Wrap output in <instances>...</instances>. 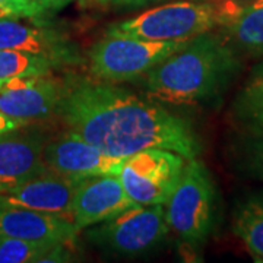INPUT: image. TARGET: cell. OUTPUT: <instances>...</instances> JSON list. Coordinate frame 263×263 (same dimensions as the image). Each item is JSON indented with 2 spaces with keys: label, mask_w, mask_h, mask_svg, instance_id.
<instances>
[{
  "label": "cell",
  "mask_w": 263,
  "mask_h": 263,
  "mask_svg": "<svg viewBox=\"0 0 263 263\" xmlns=\"http://www.w3.org/2000/svg\"><path fill=\"white\" fill-rule=\"evenodd\" d=\"M56 66L59 65L48 57L18 50H0V82L21 76L47 75Z\"/></svg>",
  "instance_id": "obj_17"
},
{
  "label": "cell",
  "mask_w": 263,
  "mask_h": 263,
  "mask_svg": "<svg viewBox=\"0 0 263 263\" xmlns=\"http://www.w3.org/2000/svg\"><path fill=\"white\" fill-rule=\"evenodd\" d=\"M19 129L0 135V192L18 187L48 171L43 158V136Z\"/></svg>",
  "instance_id": "obj_13"
},
{
  "label": "cell",
  "mask_w": 263,
  "mask_h": 263,
  "mask_svg": "<svg viewBox=\"0 0 263 263\" xmlns=\"http://www.w3.org/2000/svg\"><path fill=\"white\" fill-rule=\"evenodd\" d=\"M0 50H18L48 57L57 65L78 62L75 48L48 29L32 27L18 19H0Z\"/></svg>",
  "instance_id": "obj_14"
},
{
  "label": "cell",
  "mask_w": 263,
  "mask_h": 263,
  "mask_svg": "<svg viewBox=\"0 0 263 263\" xmlns=\"http://www.w3.org/2000/svg\"><path fill=\"white\" fill-rule=\"evenodd\" d=\"M215 212V187L205 165L187 160L177 186L167 200L168 227L190 246L203 243L211 234Z\"/></svg>",
  "instance_id": "obj_4"
},
{
  "label": "cell",
  "mask_w": 263,
  "mask_h": 263,
  "mask_svg": "<svg viewBox=\"0 0 263 263\" xmlns=\"http://www.w3.org/2000/svg\"><path fill=\"white\" fill-rule=\"evenodd\" d=\"M135 205L138 203L126 193L117 174L92 176L78 183L70 216L75 226L82 230L111 219Z\"/></svg>",
  "instance_id": "obj_10"
},
{
  "label": "cell",
  "mask_w": 263,
  "mask_h": 263,
  "mask_svg": "<svg viewBox=\"0 0 263 263\" xmlns=\"http://www.w3.org/2000/svg\"><path fill=\"white\" fill-rule=\"evenodd\" d=\"M46 10H59L69 5L72 0H35Z\"/></svg>",
  "instance_id": "obj_23"
},
{
  "label": "cell",
  "mask_w": 263,
  "mask_h": 263,
  "mask_svg": "<svg viewBox=\"0 0 263 263\" xmlns=\"http://www.w3.org/2000/svg\"><path fill=\"white\" fill-rule=\"evenodd\" d=\"M44 12L35 0H0V19L35 18Z\"/></svg>",
  "instance_id": "obj_20"
},
{
  "label": "cell",
  "mask_w": 263,
  "mask_h": 263,
  "mask_svg": "<svg viewBox=\"0 0 263 263\" xmlns=\"http://www.w3.org/2000/svg\"><path fill=\"white\" fill-rule=\"evenodd\" d=\"M241 161L252 177L263 181V124L252 123L250 132L243 142Z\"/></svg>",
  "instance_id": "obj_19"
},
{
  "label": "cell",
  "mask_w": 263,
  "mask_h": 263,
  "mask_svg": "<svg viewBox=\"0 0 263 263\" xmlns=\"http://www.w3.org/2000/svg\"><path fill=\"white\" fill-rule=\"evenodd\" d=\"M57 246V245H56ZM54 246L38 245L19 238H0V263L41 262Z\"/></svg>",
  "instance_id": "obj_18"
},
{
  "label": "cell",
  "mask_w": 263,
  "mask_h": 263,
  "mask_svg": "<svg viewBox=\"0 0 263 263\" xmlns=\"http://www.w3.org/2000/svg\"><path fill=\"white\" fill-rule=\"evenodd\" d=\"M237 67L234 48L226 37L202 34L154 66L146 76L151 98L174 105H193L218 95Z\"/></svg>",
  "instance_id": "obj_2"
},
{
  "label": "cell",
  "mask_w": 263,
  "mask_h": 263,
  "mask_svg": "<svg viewBox=\"0 0 263 263\" xmlns=\"http://www.w3.org/2000/svg\"><path fill=\"white\" fill-rule=\"evenodd\" d=\"M186 158L168 149H145L123 161L119 179L135 203L164 205L177 186Z\"/></svg>",
  "instance_id": "obj_6"
},
{
  "label": "cell",
  "mask_w": 263,
  "mask_h": 263,
  "mask_svg": "<svg viewBox=\"0 0 263 263\" xmlns=\"http://www.w3.org/2000/svg\"><path fill=\"white\" fill-rule=\"evenodd\" d=\"M57 114L67 130L114 157L168 149L196 158L200 142L192 124L167 108L97 78L65 82Z\"/></svg>",
  "instance_id": "obj_1"
},
{
  "label": "cell",
  "mask_w": 263,
  "mask_h": 263,
  "mask_svg": "<svg viewBox=\"0 0 263 263\" xmlns=\"http://www.w3.org/2000/svg\"><path fill=\"white\" fill-rule=\"evenodd\" d=\"M187 43L189 40L149 41L107 34L89 51V70L94 78L107 82L130 81L148 73Z\"/></svg>",
  "instance_id": "obj_5"
},
{
  "label": "cell",
  "mask_w": 263,
  "mask_h": 263,
  "mask_svg": "<svg viewBox=\"0 0 263 263\" xmlns=\"http://www.w3.org/2000/svg\"><path fill=\"white\" fill-rule=\"evenodd\" d=\"M193 2H202V0H193Z\"/></svg>",
  "instance_id": "obj_27"
},
{
  "label": "cell",
  "mask_w": 263,
  "mask_h": 263,
  "mask_svg": "<svg viewBox=\"0 0 263 263\" xmlns=\"http://www.w3.org/2000/svg\"><path fill=\"white\" fill-rule=\"evenodd\" d=\"M263 107V62L253 70L241 95V108L245 113Z\"/></svg>",
  "instance_id": "obj_21"
},
{
  "label": "cell",
  "mask_w": 263,
  "mask_h": 263,
  "mask_svg": "<svg viewBox=\"0 0 263 263\" xmlns=\"http://www.w3.org/2000/svg\"><path fill=\"white\" fill-rule=\"evenodd\" d=\"M110 0H81V3L82 5H105V3H108Z\"/></svg>",
  "instance_id": "obj_26"
},
{
  "label": "cell",
  "mask_w": 263,
  "mask_h": 263,
  "mask_svg": "<svg viewBox=\"0 0 263 263\" xmlns=\"http://www.w3.org/2000/svg\"><path fill=\"white\" fill-rule=\"evenodd\" d=\"M233 231L254 260L263 262V196H250L234 209Z\"/></svg>",
  "instance_id": "obj_16"
},
{
  "label": "cell",
  "mask_w": 263,
  "mask_h": 263,
  "mask_svg": "<svg viewBox=\"0 0 263 263\" xmlns=\"http://www.w3.org/2000/svg\"><path fill=\"white\" fill-rule=\"evenodd\" d=\"M226 28L228 43L250 56H263V0H254L241 10Z\"/></svg>",
  "instance_id": "obj_15"
},
{
  "label": "cell",
  "mask_w": 263,
  "mask_h": 263,
  "mask_svg": "<svg viewBox=\"0 0 263 263\" xmlns=\"http://www.w3.org/2000/svg\"><path fill=\"white\" fill-rule=\"evenodd\" d=\"M79 231L69 216L0 205V238L10 237L56 246L69 243Z\"/></svg>",
  "instance_id": "obj_12"
},
{
  "label": "cell",
  "mask_w": 263,
  "mask_h": 263,
  "mask_svg": "<svg viewBox=\"0 0 263 263\" xmlns=\"http://www.w3.org/2000/svg\"><path fill=\"white\" fill-rule=\"evenodd\" d=\"M63 88L65 82L51 73L0 82V113L25 124L50 119L59 111Z\"/></svg>",
  "instance_id": "obj_8"
},
{
  "label": "cell",
  "mask_w": 263,
  "mask_h": 263,
  "mask_svg": "<svg viewBox=\"0 0 263 263\" xmlns=\"http://www.w3.org/2000/svg\"><path fill=\"white\" fill-rule=\"evenodd\" d=\"M24 126H27V124L19 122V120H13V119L5 116L3 113H0V135H2V133H6V132L19 129V127H24Z\"/></svg>",
  "instance_id": "obj_22"
},
{
  "label": "cell",
  "mask_w": 263,
  "mask_h": 263,
  "mask_svg": "<svg viewBox=\"0 0 263 263\" xmlns=\"http://www.w3.org/2000/svg\"><path fill=\"white\" fill-rule=\"evenodd\" d=\"M81 180L66 177L48 170L47 173L25 181L18 187L0 192V205L72 218V200Z\"/></svg>",
  "instance_id": "obj_11"
},
{
  "label": "cell",
  "mask_w": 263,
  "mask_h": 263,
  "mask_svg": "<svg viewBox=\"0 0 263 263\" xmlns=\"http://www.w3.org/2000/svg\"><path fill=\"white\" fill-rule=\"evenodd\" d=\"M43 158L50 171L73 179L119 174L126 157H114L70 130L44 145Z\"/></svg>",
  "instance_id": "obj_9"
},
{
  "label": "cell",
  "mask_w": 263,
  "mask_h": 263,
  "mask_svg": "<svg viewBox=\"0 0 263 263\" xmlns=\"http://www.w3.org/2000/svg\"><path fill=\"white\" fill-rule=\"evenodd\" d=\"M162 205H135L89 233L91 241L116 253L135 256L158 246L168 234Z\"/></svg>",
  "instance_id": "obj_7"
},
{
  "label": "cell",
  "mask_w": 263,
  "mask_h": 263,
  "mask_svg": "<svg viewBox=\"0 0 263 263\" xmlns=\"http://www.w3.org/2000/svg\"><path fill=\"white\" fill-rule=\"evenodd\" d=\"M246 117H249L252 123H256V124H263V107L260 108H256V110H252L249 113H246Z\"/></svg>",
  "instance_id": "obj_25"
},
{
  "label": "cell",
  "mask_w": 263,
  "mask_h": 263,
  "mask_svg": "<svg viewBox=\"0 0 263 263\" xmlns=\"http://www.w3.org/2000/svg\"><path fill=\"white\" fill-rule=\"evenodd\" d=\"M240 9L241 5L237 0L176 2L116 24L107 34L149 41L190 40L218 25H228Z\"/></svg>",
  "instance_id": "obj_3"
},
{
  "label": "cell",
  "mask_w": 263,
  "mask_h": 263,
  "mask_svg": "<svg viewBox=\"0 0 263 263\" xmlns=\"http://www.w3.org/2000/svg\"><path fill=\"white\" fill-rule=\"evenodd\" d=\"M154 2H158V0H114V5L120 8H141Z\"/></svg>",
  "instance_id": "obj_24"
}]
</instances>
